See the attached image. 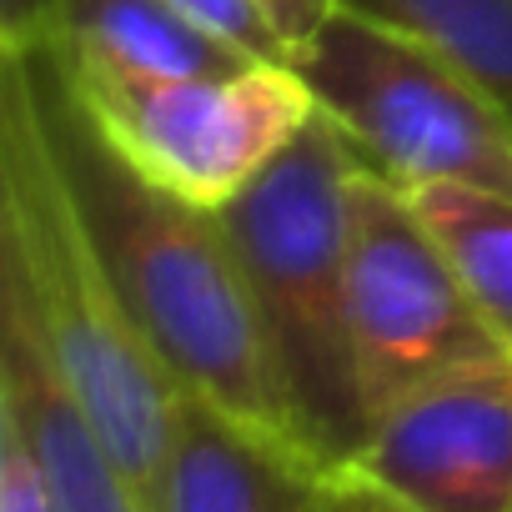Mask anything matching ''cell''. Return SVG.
Returning a JSON list of instances; mask_svg holds the SVG:
<instances>
[{
	"label": "cell",
	"mask_w": 512,
	"mask_h": 512,
	"mask_svg": "<svg viewBox=\"0 0 512 512\" xmlns=\"http://www.w3.org/2000/svg\"><path fill=\"white\" fill-rule=\"evenodd\" d=\"M0 282L26 302L141 512H156L181 387L91 241L46 121L36 56H0Z\"/></svg>",
	"instance_id": "obj_1"
},
{
	"label": "cell",
	"mask_w": 512,
	"mask_h": 512,
	"mask_svg": "<svg viewBox=\"0 0 512 512\" xmlns=\"http://www.w3.org/2000/svg\"><path fill=\"white\" fill-rule=\"evenodd\" d=\"M36 76L91 241L176 387L201 392L251 422L292 432L272 382L256 302L221 216L146 181L106 141V131L86 116V106L66 91L41 51Z\"/></svg>",
	"instance_id": "obj_2"
},
{
	"label": "cell",
	"mask_w": 512,
	"mask_h": 512,
	"mask_svg": "<svg viewBox=\"0 0 512 512\" xmlns=\"http://www.w3.org/2000/svg\"><path fill=\"white\" fill-rule=\"evenodd\" d=\"M362 156L317 106L302 136L221 216L267 337L287 427L332 467L372 432L347 327V221Z\"/></svg>",
	"instance_id": "obj_3"
},
{
	"label": "cell",
	"mask_w": 512,
	"mask_h": 512,
	"mask_svg": "<svg viewBox=\"0 0 512 512\" xmlns=\"http://www.w3.org/2000/svg\"><path fill=\"white\" fill-rule=\"evenodd\" d=\"M292 66L362 166L402 191L477 186L512 196V116L422 36L342 6Z\"/></svg>",
	"instance_id": "obj_4"
},
{
	"label": "cell",
	"mask_w": 512,
	"mask_h": 512,
	"mask_svg": "<svg viewBox=\"0 0 512 512\" xmlns=\"http://www.w3.org/2000/svg\"><path fill=\"white\" fill-rule=\"evenodd\" d=\"M51 66L146 181L201 211H226L317 116V96L292 61H251L231 76H106Z\"/></svg>",
	"instance_id": "obj_5"
},
{
	"label": "cell",
	"mask_w": 512,
	"mask_h": 512,
	"mask_svg": "<svg viewBox=\"0 0 512 512\" xmlns=\"http://www.w3.org/2000/svg\"><path fill=\"white\" fill-rule=\"evenodd\" d=\"M347 327L372 422L432 377L512 357V347L482 322L412 196L372 166H357L352 176Z\"/></svg>",
	"instance_id": "obj_6"
},
{
	"label": "cell",
	"mask_w": 512,
	"mask_h": 512,
	"mask_svg": "<svg viewBox=\"0 0 512 512\" xmlns=\"http://www.w3.org/2000/svg\"><path fill=\"white\" fill-rule=\"evenodd\" d=\"M402 512H512V357L397 397L347 462Z\"/></svg>",
	"instance_id": "obj_7"
},
{
	"label": "cell",
	"mask_w": 512,
	"mask_h": 512,
	"mask_svg": "<svg viewBox=\"0 0 512 512\" xmlns=\"http://www.w3.org/2000/svg\"><path fill=\"white\" fill-rule=\"evenodd\" d=\"M337 487L342 467L292 432L181 387L156 512H332Z\"/></svg>",
	"instance_id": "obj_8"
},
{
	"label": "cell",
	"mask_w": 512,
	"mask_h": 512,
	"mask_svg": "<svg viewBox=\"0 0 512 512\" xmlns=\"http://www.w3.org/2000/svg\"><path fill=\"white\" fill-rule=\"evenodd\" d=\"M0 422L26 442L56 512H141L131 482L61 382L26 302L6 282H0Z\"/></svg>",
	"instance_id": "obj_9"
},
{
	"label": "cell",
	"mask_w": 512,
	"mask_h": 512,
	"mask_svg": "<svg viewBox=\"0 0 512 512\" xmlns=\"http://www.w3.org/2000/svg\"><path fill=\"white\" fill-rule=\"evenodd\" d=\"M46 56L106 76H231L256 61L176 0H56Z\"/></svg>",
	"instance_id": "obj_10"
},
{
	"label": "cell",
	"mask_w": 512,
	"mask_h": 512,
	"mask_svg": "<svg viewBox=\"0 0 512 512\" xmlns=\"http://www.w3.org/2000/svg\"><path fill=\"white\" fill-rule=\"evenodd\" d=\"M407 196L447 251L482 322L512 347V196L477 186H412Z\"/></svg>",
	"instance_id": "obj_11"
},
{
	"label": "cell",
	"mask_w": 512,
	"mask_h": 512,
	"mask_svg": "<svg viewBox=\"0 0 512 512\" xmlns=\"http://www.w3.org/2000/svg\"><path fill=\"white\" fill-rule=\"evenodd\" d=\"M342 6L422 36L512 116V0H342Z\"/></svg>",
	"instance_id": "obj_12"
},
{
	"label": "cell",
	"mask_w": 512,
	"mask_h": 512,
	"mask_svg": "<svg viewBox=\"0 0 512 512\" xmlns=\"http://www.w3.org/2000/svg\"><path fill=\"white\" fill-rule=\"evenodd\" d=\"M176 6H181L191 21H201L206 31H216L221 41H231V46H241L246 56H256V61H287L277 31L267 26V16L256 11L251 0H176Z\"/></svg>",
	"instance_id": "obj_13"
},
{
	"label": "cell",
	"mask_w": 512,
	"mask_h": 512,
	"mask_svg": "<svg viewBox=\"0 0 512 512\" xmlns=\"http://www.w3.org/2000/svg\"><path fill=\"white\" fill-rule=\"evenodd\" d=\"M0 512H56L26 442L6 422H0Z\"/></svg>",
	"instance_id": "obj_14"
},
{
	"label": "cell",
	"mask_w": 512,
	"mask_h": 512,
	"mask_svg": "<svg viewBox=\"0 0 512 512\" xmlns=\"http://www.w3.org/2000/svg\"><path fill=\"white\" fill-rule=\"evenodd\" d=\"M256 11L267 16V26L277 31V41H282V51H287V61H297L312 41H317V31L342 11V0H251Z\"/></svg>",
	"instance_id": "obj_15"
},
{
	"label": "cell",
	"mask_w": 512,
	"mask_h": 512,
	"mask_svg": "<svg viewBox=\"0 0 512 512\" xmlns=\"http://www.w3.org/2000/svg\"><path fill=\"white\" fill-rule=\"evenodd\" d=\"M56 0H0V56H36L51 41Z\"/></svg>",
	"instance_id": "obj_16"
}]
</instances>
